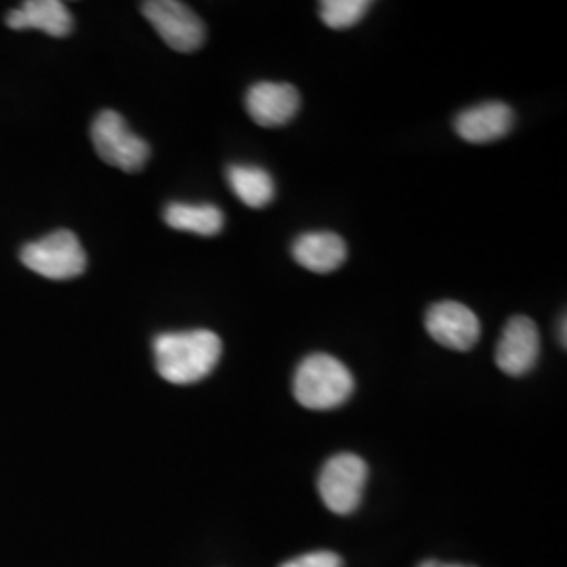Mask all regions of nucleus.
Instances as JSON below:
<instances>
[{
	"label": "nucleus",
	"mask_w": 567,
	"mask_h": 567,
	"mask_svg": "<svg viewBox=\"0 0 567 567\" xmlns=\"http://www.w3.org/2000/svg\"><path fill=\"white\" fill-rule=\"evenodd\" d=\"M224 343L213 330L164 332L154 339L156 370L173 385H194L206 379L221 360Z\"/></svg>",
	"instance_id": "nucleus-1"
},
{
	"label": "nucleus",
	"mask_w": 567,
	"mask_h": 567,
	"mask_svg": "<svg viewBox=\"0 0 567 567\" xmlns=\"http://www.w3.org/2000/svg\"><path fill=\"white\" fill-rule=\"evenodd\" d=\"M355 389L349 368L328 353L305 358L295 372L292 393L307 410H334L343 405Z\"/></svg>",
	"instance_id": "nucleus-2"
},
{
	"label": "nucleus",
	"mask_w": 567,
	"mask_h": 567,
	"mask_svg": "<svg viewBox=\"0 0 567 567\" xmlns=\"http://www.w3.org/2000/svg\"><path fill=\"white\" fill-rule=\"evenodd\" d=\"M91 140L103 163L124 173H140L150 161V145L137 137L114 110H103L91 126Z\"/></svg>",
	"instance_id": "nucleus-3"
},
{
	"label": "nucleus",
	"mask_w": 567,
	"mask_h": 567,
	"mask_svg": "<svg viewBox=\"0 0 567 567\" xmlns=\"http://www.w3.org/2000/svg\"><path fill=\"white\" fill-rule=\"evenodd\" d=\"M21 264L49 280H72L86 269V252L76 234L60 229L21 250Z\"/></svg>",
	"instance_id": "nucleus-4"
},
{
	"label": "nucleus",
	"mask_w": 567,
	"mask_h": 567,
	"mask_svg": "<svg viewBox=\"0 0 567 567\" xmlns=\"http://www.w3.org/2000/svg\"><path fill=\"white\" fill-rule=\"evenodd\" d=\"M368 465L358 454L343 452L332 456L320 471L318 489L328 511L334 515H351L362 505Z\"/></svg>",
	"instance_id": "nucleus-5"
},
{
	"label": "nucleus",
	"mask_w": 567,
	"mask_h": 567,
	"mask_svg": "<svg viewBox=\"0 0 567 567\" xmlns=\"http://www.w3.org/2000/svg\"><path fill=\"white\" fill-rule=\"evenodd\" d=\"M145 20L161 34L171 49L179 53L198 51L206 41L204 21L177 0H150L142 4Z\"/></svg>",
	"instance_id": "nucleus-6"
},
{
	"label": "nucleus",
	"mask_w": 567,
	"mask_h": 567,
	"mask_svg": "<svg viewBox=\"0 0 567 567\" xmlns=\"http://www.w3.org/2000/svg\"><path fill=\"white\" fill-rule=\"evenodd\" d=\"M425 328L435 343L454 351H471L482 337L480 318L458 301H442L429 307Z\"/></svg>",
	"instance_id": "nucleus-7"
},
{
	"label": "nucleus",
	"mask_w": 567,
	"mask_h": 567,
	"mask_svg": "<svg viewBox=\"0 0 567 567\" xmlns=\"http://www.w3.org/2000/svg\"><path fill=\"white\" fill-rule=\"evenodd\" d=\"M540 360L538 326L526 316L508 320L496 344V365L508 377H526Z\"/></svg>",
	"instance_id": "nucleus-8"
},
{
	"label": "nucleus",
	"mask_w": 567,
	"mask_h": 567,
	"mask_svg": "<svg viewBox=\"0 0 567 567\" xmlns=\"http://www.w3.org/2000/svg\"><path fill=\"white\" fill-rule=\"evenodd\" d=\"M299 91L288 82H257L246 93L250 118L265 128H276L292 121L299 112Z\"/></svg>",
	"instance_id": "nucleus-9"
},
{
	"label": "nucleus",
	"mask_w": 567,
	"mask_h": 567,
	"mask_svg": "<svg viewBox=\"0 0 567 567\" xmlns=\"http://www.w3.org/2000/svg\"><path fill=\"white\" fill-rule=\"evenodd\" d=\"M513 122L515 114L507 103H480L456 116L454 131L466 143H492L507 137Z\"/></svg>",
	"instance_id": "nucleus-10"
},
{
	"label": "nucleus",
	"mask_w": 567,
	"mask_h": 567,
	"mask_svg": "<svg viewBox=\"0 0 567 567\" xmlns=\"http://www.w3.org/2000/svg\"><path fill=\"white\" fill-rule=\"evenodd\" d=\"M7 25L11 30H41L49 37L63 39L72 34L74 20L60 0H28L7 16Z\"/></svg>",
	"instance_id": "nucleus-11"
},
{
	"label": "nucleus",
	"mask_w": 567,
	"mask_h": 567,
	"mask_svg": "<svg viewBox=\"0 0 567 567\" xmlns=\"http://www.w3.org/2000/svg\"><path fill=\"white\" fill-rule=\"evenodd\" d=\"M295 261L313 274H332L347 259V244L332 231H307L292 244Z\"/></svg>",
	"instance_id": "nucleus-12"
},
{
	"label": "nucleus",
	"mask_w": 567,
	"mask_h": 567,
	"mask_svg": "<svg viewBox=\"0 0 567 567\" xmlns=\"http://www.w3.org/2000/svg\"><path fill=\"white\" fill-rule=\"evenodd\" d=\"M227 183L236 198L255 210L269 206L276 198L274 177L261 166L231 164L227 168Z\"/></svg>",
	"instance_id": "nucleus-13"
},
{
	"label": "nucleus",
	"mask_w": 567,
	"mask_h": 567,
	"mask_svg": "<svg viewBox=\"0 0 567 567\" xmlns=\"http://www.w3.org/2000/svg\"><path fill=\"white\" fill-rule=\"evenodd\" d=\"M164 221L177 231L198 236H217L224 229V210L215 204L173 203L164 210Z\"/></svg>",
	"instance_id": "nucleus-14"
},
{
	"label": "nucleus",
	"mask_w": 567,
	"mask_h": 567,
	"mask_svg": "<svg viewBox=\"0 0 567 567\" xmlns=\"http://www.w3.org/2000/svg\"><path fill=\"white\" fill-rule=\"evenodd\" d=\"M370 7L368 0H324L320 4V18L332 30H347L364 20Z\"/></svg>",
	"instance_id": "nucleus-15"
},
{
	"label": "nucleus",
	"mask_w": 567,
	"mask_h": 567,
	"mask_svg": "<svg viewBox=\"0 0 567 567\" xmlns=\"http://www.w3.org/2000/svg\"><path fill=\"white\" fill-rule=\"evenodd\" d=\"M280 567H343V559L332 550H313L297 559H290Z\"/></svg>",
	"instance_id": "nucleus-16"
},
{
	"label": "nucleus",
	"mask_w": 567,
	"mask_h": 567,
	"mask_svg": "<svg viewBox=\"0 0 567 567\" xmlns=\"http://www.w3.org/2000/svg\"><path fill=\"white\" fill-rule=\"evenodd\" d=\"M557 337H559V343H561V347L566 349V313L561 316V322H559V330H557Z\"/></svg>",
	"instance_id": "nucleus-17"
},
{
	"label": "nucleus",
	"mask_w": 567,
	"mask_h": 567,
	"mask_svg": "<svg viewBox=\"0 0 567 567\" xmlns=\"http://www.w3.org/2000/svg\"><path fill=\"white\" fill-rule=\"evenodd\" d=\"M419 567H475V566H463V564H442V561H423Z\"/></svg>",
	"instance_id": "nucleus-18"
}]
</instances>
